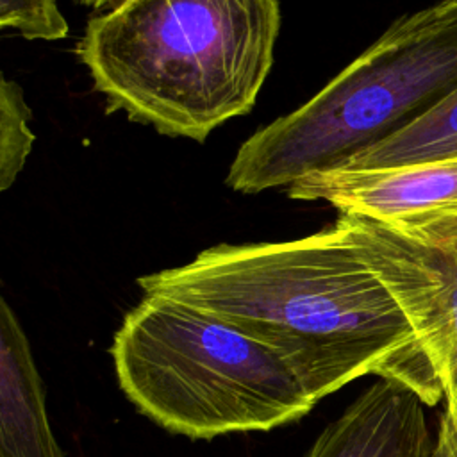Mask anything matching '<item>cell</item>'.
Wrapping results in <instances>:
<instances>
[{
	"instance_id": "cell-7",
	"label": "cell",
	"mask_w": 457,
	"mask_h": 457,
	"mask_svg": "<svg viewBox=\"0 0 457 457\" xmlns=\"http://www.w3.org/2000/svg\"><path fill=\"white\" fill-rule=\"evenodd\" d=\"M423 400L378 378L323 428L307 457H436Z\"/></svg>"
},
{
	"instance_id": "cell-10",
	"label": "cell",
	"mask_w": 457,
	"mask_h": 457,
	"mask_svg": "<svg viewBox=\"0 0 457 457\" xmlns=\"http://www.w3.org/2000/svg\"><path fill=\"white\" fill-rule=\"evenodd\" d=\"M34 145L30 129V107L16 80H0V189H9L21 170Z\"/></svg>"
},
{
	"instance_id": "cell-11",
	"label": "cell",
	"mask_w": 457,
	"mask_h": 457,
	"mask_svg": "<svg viewBox=\"0 0 457 457\" xmlns=\"http://www.w3.org/2000/svg\"><path fill=\"white\" fill-rule=\"evenodd\" d=\"M0 27L25 39L57 41L68 36V21L57 0H0Z\"/></svg>"
},
{
	"instance_id": "cell-3",
	"label": "cell",
	"mask_w": 457,
	"mask_h": 457,
	"mask_svg": "<svg viewBox=\"0 0 457 457\" xmlns=\"http://www.w3.org/2000/svg\"><path fill=\"white\" fill-rule=\"evenodd\" d=\"M455 87L457 0H441L395 20L312 98L255 130L237 148L227 186L255 195L339 168Z\"/></svg>"
},
{
	"instance_id": "cell-4",
	"label": "cell",
	"mask_w": 457,
	"mask_h": 457,
	"mask_svg": "<svg viewBox=\"0 0 457 457\" xmlns=\"http://www.w3.org/2000/svg\"><path fill=\"white\" fill-rule=\"evenodd\" d=\"M111 355L129 400L193 439L271 430L316 402L268 346L189 303L145 295L114 334Z\"/></svg>"
},
{
	"instance_id": "cell-9",
	"label": "cell",
	"mask_w": 457,
	"mask_h": 457,
	"mask_svg": "<svg viewBox=\"0 0 457 457\" xmlns=\"http://www.w3.org/2000/svg\"><path fill=\"white\" fill-rule=\"evenodd\" d=\"M448 157H457V87L430 111L343 166L382 168Z\"/></svg>"
},
{
	"instance_id": "cell-13",
	"label": "cell",
	"mask_w": 457,
	"mask_h": 457,
	"mask_svg": "<svg viewBox=\"0 0 457 457\" xmlns=\"http://www.w3.org/2000/svg\"><path fill=\"white\" fill-rule=\"evenodd\" d=\"M75 2L80 4V5L91 7V9H100V7H105V5L112 4L114 0H75Z\"/></svg>"
},
{
	"instance_id": "cell-6",
	"label": "cell",
	"mask_w": 457,
	"mask_h": 457,
	"mask_svg": "<svg viewBox=\"0 0 457 457\" xmlns=\"http://www.w3.org/2000/svg\"><path fill=\"white\" fill-rule=\"evenodd\" d=\"M289 198L321 200L339 212L402 221L457 211V157L382 168L341 166L298 179Z\"/></svg>"
},
{
	"instance_id": "cell-5",
	"label": "cell",
	"mask_w": 457,
	"mask_h": 457,
	"mask_svg": "<svg viewBox=\"0 0 457 457\" xmlns=\"http://www.w3.org/2000/svg\"><path fill=\"white\" fill-rule=\"evenodd\" d=\"M359 216L364 252L409 320L457 416V211L402 221Z\"/></svg>"
},
{
	"instance_id": "cell-8",
	"label": "cell",
	"mask_w": 457,
	"mask_h": 457,
	"mask_svg": "<svg viewBox=\"0 0 457 457\" xmlns=\"http://www.w3.org/2000/svg\"><path fill=\"white\" fill-rule=\"evenodd\" d=\"M0 457H64L52 434L29 339L0 300Z\"/></svg>"
},
{
	"instance_id": "cell-2",
	"label": "cell",
	"mask_w": 457,
	"mask_h": 457,
	"mask_svg": "<svg viewBox=\"0 0 457 457\" xmlns=\"http://www.w3.org/2000/svg\"><path fill=\"white\" fill-rule=\"evenodd\" d=\"M278 32V0H114L75 52L107 112L204 143L253 109Z\"/></svg>"
},
{
	"instance_id": "cell-12",
	"label": "cell",
	"mask_w": 457,
	"mask_h": 457,
	"mask_svg": "<svg viewBox=\"0 0 457 457\" xmlns=\"http://www.w3.org/2000/svg\"><path fill=\"white\" fill-rule=\"evenodd\" d=\"M436 457H457V416L441 412L436 434Z\"/></svg>"
},
{
	"instance_id": "cell-1",
	"label": "cell",
	"mask_w": 457,
	"mask_h": 457,
	"mask_svg": "<svg viewBox=\"0 0 457 457\" xmlns=\"http://www.w3.org/2000/svg\"><path fill=\"white\" fill-rule=\"evenodd\" d=\"M137 286L262 343L314 402L364 375L412 389L427 407L445 400L409 320L366 257L353 212L298 239L205 248Z\"/></svg>"
}]
</instances>
